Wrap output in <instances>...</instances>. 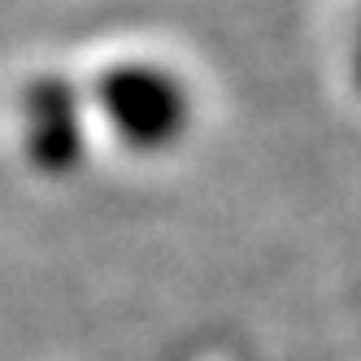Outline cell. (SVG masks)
Wrapping results in <instances>:
<instances>
[{
	"instance_id": "1",
	"label": "cell",
	"mask_w": 361,
	"mask_h": 361,
	"mask_svg": "<svg viewBox=\"0 0 361 361\" xmlns=\"http://www.w3.org/2000/svg\"><path fill=\"white\" fill-rule=\"evenodd\" d=\"M105 105L122 126V135H131L135 144H166L170 135L183 131L188 118L183 87L148 66L114 70L105 79Z\"/></svg>"
},
{
	"instance_id": "2",
	"label": "cell",
	"mask_w": 361,
	"mask_h": 361,
	"mask_svg": "<svg viewBox=\"0 0 361 361\" xmlns=\"http://www.w3.org/2000/svg\"><path fill=\"white\" fill-rule=\"evenodd\" d=\"M353 79H357V87H361V39H357V57H353Z\"/></svg>"
}]
</instances>
